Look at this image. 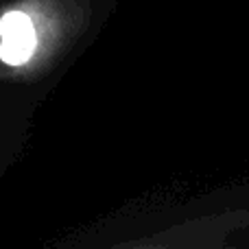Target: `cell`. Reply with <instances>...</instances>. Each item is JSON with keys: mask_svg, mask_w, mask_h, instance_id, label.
Returning <instances> with one entry per match:
<instances>
[{"mask_svg": "<svg viewBox=\"0 0 249 249\" xmlns=\"http://www.w3.org/2000/svg\"><path fill=\"white\" fill-rule=\"evenodd\" d=\"M57 33L51 2L29 0L0 11V68L24 70L42 57Z\"/></svg>", "mask_w": 249, "mask_h": 249, "instance_id": "6da1fadb", "label": "cell"}]
</instances>
